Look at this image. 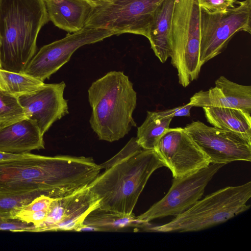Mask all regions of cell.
<instances>
[{"mask_svg": "<svg viewBox=\"0 0 251 251\" xmlns=\"http://www.w3.org/2000/svg\"><path fill=\"white\" fill-rule=\"evenodd\" d=\"M100 170L90 157L27 153L0 161V195L39 190L51 198L63 197L89 186Z\"/></svg>", "mask_w": 251, "mask_h": 251, "instance_id": "1", "label": "cell"}, {"mask_svg": "<svg viewBox=\"0 0 251 251\" xmlns=\"http://www.w3.org/2000/svg\"><path fill=\"white\" fill-rule=\"evenodd\" d=\"M49 21L44 0H0L1 69L23 73L36 52L38 34Z\"/></svg>", "mask_w": 251, "mask_h": 251, "instance_id": "2", "label": "cell"}, {"mask_svg": "<svg viewBox=\"0 0 251 251\" xmlns=\"http://www.w3.org/2000/svg\"><path fill=\"white\" fill-rule=\"evenodd\" d=\"M88 92L92 108L89 122L100 140L118 141L136 126L132 117L136 92L123 72H108L93 82Z\"/></svg>", "mask_w": 251, "mask_h": 251, "instance_id": "3", "label": "cell"}, {"mask_svg": "<svg viewBox=\"0 0 251 251\" xmlns=\"http://www.w3.org/2000/svg\"><path fill=\"white\" fill-rule=\"evenodd\" d=\"M164 165L154 150H142L100 174L89 185L100 207L131 215L148 180Z\"/></svg>", "mask_w": 251, "mask_h": 251, "instance_id": "4", "label": "cell"}, {"mask_svg": "<svg viewBox=\"0 0 251 251\" xmlns=\"http://www.w3.org/2000/svg\"><path fill=\"white\" fill-rule=\"evenodd\" d=\"M251 197V181L227 186L198 201L170 222L148 227L158 232L198 231L225 223L250 208L247 204Z\"/></svg>", "mask_w": 251, "mask_h": 251, "instance_id": "5", "label": "cell"}, {"mask_svg": "<svg viewBox=\"0 0 251 251\" xmlns=\"http://www.w3.org/2000/svg\"><path fill=\"white\" fill-rule=\"evenodd\" d=\"M199 0H176L171 30V64L178 82L186 87L199 77L200 12Z\"/></svg>", "mask_w": 251, "mask_h": 251, "instance_id": "6", "label": "cell"}, {"mask_svg": "<svg viewBox=\"0 0 251 251\" xmlns=\"http://www.w3.org/2000/svg\"><path fill=\"white\" fill-rule=\"evenodd\" d=\"M164 0H110L93 7L84 27L129 33L148 38L154 13Z\"/></svg>", "mask_w": 251, "mask_h": 251, "instance_id": "7", "label": "cell"}, {"mask_svg": "<svg viewBox=\"0 0 251 251\" xmlns=\"http://www.w3.org/2000/svg\"><path fill=\"white\" fill-rule=\"evenodd\" d=\"M237 3L225 12L211 13L201 8V66L222 53L236 33H251V0Z\"/></svg>", "mask_w": 251, "mask_h": 251, "instance_id": "8", "label": "cell"}, {"mask_svg": "<svg viewBox=\"0 0 251 251\" xmlns=\"http://www.w3.org/2000/svg\"><path fill=\"white\" fill-rule=\"evenodd\" d=\"M225 165L212 164L187 176L174 178L167 194L146 212L137 217L149 224L155 219L176 216L199 201L214 175Z\"/></svg>", "mask_w": 251, "mask_h": 251, "instance_id": "9", "label": "cell"}, {"mask_svg": "<svg viewBox=\"0 0 251 251\" xmlns=\"http://www.w3.org/2000/svg\"><path fill=\"white\" fill-rule=\"evenodd\" d=\"M116 35L109 30L84 27L63 38L43 46L27 64L23 73L44 82L68 62L81 46Z\"/></svg>", "mask_w": 251, "mask_h": 251, "instance_id": "10", "label": "cell"}, {"mask_svg": "<svg viewBox=\"0 0 251 251\" xmlns=\"http://www.w3.org/2000/svg\"><path fill=\"white\" fill-rule=\"evenodd\" d=\"M211 164L226 165L234 161H251V143L241 135L200 121H193L184 127Z\"/></svg>", "mask_w": 251, "mask_h": 251, "instance_id": "11", "label": "cell"}, {"mask_svg": "<svg viewBox=\"0 0 251 251\" xmlns=\"http://www.w3.org/2000/svg\"><path fill=\"white\" fill-rule=\"evenodd\" d=\"M173 178L180 177L208 166L210 161L184 128H171L154 150Z\"/></svg>", "mask_w": 251, "mask_h": 251, "instance_id": "12", "label": "cell"}, {"mask_svg": "<svg viewBox=\"0 0 251 251\" xmlns=\"http://www.w3.org/2000/svg\"><path fill=\"white\" fill-rule=\"evenodd\" d=\"M100 207V201L89 186L71 194L55 198L45 220L36 226V232L76 231L86 216Z\"/></svg>", "mask_w": 251, "mask_h": 251, "instance_id": "13", "label": "cell"}, {"mask_svg": "<svg viewBox=\"0 0 251 251\" xmlns=\"http://www.w3.org/2000/svg\"><path fill=\"white\" fill-rule=\"evenodd\" d=\"M66 84L44 83L36 90L18 96L26 118L35 122L44 135L56 121L69 113L63 94Z\"/></svg>", "mask_w": 251, "mask_h": 251, "instance_id": "14", "label": "cell"}, {"mask_svg": "<svg viewBox=\"0 0 251 251\" xmlns=\"http://www.w3.org/2000/svg\"><path fill=\"white\" fill-rule=\"evenodd\" d=\"M215 86L196 93L189 102L193 107H226L251 113V86L239 84L221 76Z\"/></svg>", "mask_w": 251, "mask_h": 251, "instance_id": "15", "label": "cell"}, {"mask_svg": "<svg viewBox=\"0 0 251 251\" xmlns=\"http://www.w3.org/2000/svg\"><path fill=\"white\" fill-rule=\"evenodd\" d=\"M43 136L35 122L26 118L0 126V151L25 153L44 149Z\"/></svg>", "mask_w": 251, "mask_h": 251, "instance_id": "16", "label": "cell"}, {"mask_svg": "<svg viewBox=\"0 0 251 251\" xmlns=\"http://www.w3.org/2000/svg\"><path fill=\"white\" fill-rule=\"evenodd\" d=\"M49 20L69 32L82 29L93 7L84 0H44Z\"/></svg>", "mask_w": 251, "mask_h": 251, "instance_id": "17", "label": "cell"}, {"mask_svg": "<svg viewBox=\"0 0 251 251\" xmlns=\"http://www.w3.org/2000/svg\"><path fill=\"white\" fill-rule=\"evenodd\" d=\"M176 0H164L155 10L150 27L148 40L161 63L171 54V30Z\"/></svg>", "mask_w": 251, "mask_h": 251, "instance_id": "18", "label": "cell"}, {"mask_svg": "<svg viewBox=\"0 0 251 251\" xmlns=\"http://www.w3.org/2000/svg\"><path fill=\"white\" fill-rule=\"evenodd\" d=\"M207 121L213 126L236 133L251 143V114L226 107H202Z\"/></svg>", "mask_w": 251, "mask_h": 251, "instance_id": "19", "label": "cell"}, {"mask_svg": "<svg viewBox=\"0 0 251 251\" xmlns=\"http://www.w3.org/2000/svg\"><path fill=\"white\" fill-rule=\"evenodd\" d=\"M148 224L138 220L133 214L126 215L99 207L86 216L78 231H117L129 227H146Z\"/></svg>", "mask_w": 251, "mask_h": 251, "instance_id": "20", "label": "cell"}, {"mask_svg": "<svg viewBox=\"0 0 251 251\" xmlns=\"http://www.w3.org/2000/svg\"><path fill=\"white\" fill-rule=\"evenodd\" d=\"M174 118L171 109L147 111L145 120L137 128V143L143 150H154L160 139L170 130Z\"/></svg>", "mask_w": 251, "mask_h": 251, "instance_id": "21", "label": "cell"}, {"mask_svg": "<svg viewBox=\"0 0 251 251\" xmlns=\"http://www.w3.org/2000/svg\"><path fill=\"white\" fill-rule=\"evenodd\" d=\"M44 83L24 73L0 68V89L16 97L33 92Z\"/></svg>", "mask_w": 251, "mask_h": 251, "instance_id": "22", "label": "cell"}, {"mask_svg": "<svg viewBox=\"0 0 251 251\" xmlns=\"http://www.w3.org/2000/svg\"><path fill=\"white\" fill-rule=\"evenodd\" d=\"M43 194L45 195L43 191L34 190L20 194L0 195V218L13 219L22 206Z\"/></svg>", "mask_w": 251, "mask_h": 251, "instance_id": "23", "label": "cell"}, {"mask_svg": "<svg viewBox=\"0 0 251 251\" xmlns=\"http://www.w3.org/2000/svg\"><path fill=\"white\" fill-rule=\"evenodd\" d=\"M26 118L18 97L0 89V126Z\"/></svg>", "mask_w": 251, "mask_h": 251, "instance_id": "24", "label": "cell"}, {"mask_svg": "<svg viewBox=\"0 0 251 251\" xmlns=\"http://www.w3.org/2000/svg\"><path fill=\"white\" fill-rule=\"evenodd\" d=\"M143 149L137 142L136 137H132L124 147L108 160L99 165L100 169H106L121 161L131 157Z\"/></svg>", "mask_w": 251, "mask_h": 251, "instance_id": "25", "label": "cell"}, {"mask_svg": "<svg viewBox=\"0 0 251 251\" xmlns=\"http://www.w3.org/2000/svg\"><path fill=\"white\" fill-rule=\"evenodd\" d=\"M238 0H199L201 9L211 13L225 12L234 7Z\"/></svg>", "mask_w": 251, "mask_h": 251, "instance_id": "26", "label": "cell"}, {"mask_svg": "<svg viewBox=\"0 0 251 251\" xmlns=\"http://www.w3.org/2000/svg\"><path fill=\"white\" fill-rule=\"evenodd\" d=\"M0 230L13 232H36V226L18 220L0 218Z\"/></svg>", "mask_w": 251, "mask_h": 251, "instance_id": "27", "label": "cell"}, {"mask_svg": "<svg viewBox=\"0 0 251 251\" xmlns=\"http://www.w3.org/2000/svg\"><path fill=\"white\" fill-rule=\"evenodd\" d=\"M54 198L45 195H41L34 198L27 204L22 206L19 210L28 213L48 210Z\"/></svg>", "mask_w": 251, "mask_h": 251, "instance_id": "28", "label": "cell"}, {"mask_svg": "<svg viewBox=\"0 0 251 251\" xmlns=\"http://www.w3.org/2000/svg\"><path fill=\"white\" fill-rule=\"evenodd\" d=\"M193 106L190 102L182 106H178L171 109V111L175 117H189L190 116V110Z\"/></svg>", "mask_w": 251, "mask_h": 251, "instance_id": "29", "label": "cell"}, {"mask_svg": "<svg viewBox=\"0 0 251 251\" xmlns=\"http://www.w3.org/2000/svg\"><path fill=\"white\" fill-rule=\"evenodd\" d=\"M26 153H13L0 151V161L22 158Z\"/></svg>", "mask_w": 251, "mask_h": 251, "instance_id": "30", "label": "cell"}, {"mask_svg": "<svg viewBox=\"0 0 251 251\" xmlns=\"http://www.w3.org/2000/svg\"><path fill=\"white\" fill-rule=\"evenodd\" d=\"M93 7H96L101 6L106 2L109 1L110 0H84Z\"/></svg>", "mask_w": 251, "mask_h": 251, "instance_id": "31", "label": "cell"}, {"mask_svg": "<svg viewBox=\"0 0 251 251\" xmlns=\"http://www.w3.org/2000/svg\"><path fill=\"white\" fill-rule=\"evenodd\" d=\"M0 68H1V64H0Z\"/></svg>", "mask_w": 251, "mask_h": 251, "instance_id": "32", "label": "cell"}]
</instances>
